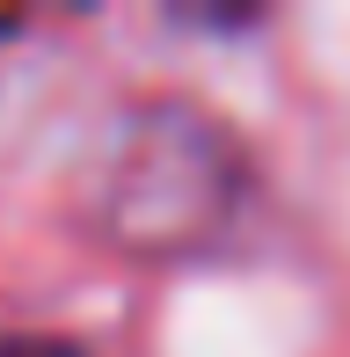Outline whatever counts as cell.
<instances>
[{
    "label": "cell",
    "instance_id": "6da1fadb",
    "mask_svg": "<svg viewBox=\"0 0 350 357\" xmlns=\"http://www.w3.org/2000/svg\"><path fill=\"white\" fill-rule=\"evenodd\" d=\"M248 197V153L190 95H139L109 117L81 175L95 241L124 255H190L219 241Z\"/></svg>",
    "mask_w": 350,
    "mask_h": 357
},
{
    "label": "cell",
    "instance_id": "7a4b0ae2",
    "mask_svg": "<svg viewBox=\"0 0 350 357\" xmlns=\"http://www.w3.org/2000/svg\"><path fill=\"white\" fill-rule=\"evenodd\" d=\"M0 357H81V350L59 335H0Z\"/></svg>",
    "mask_w": 350,
    "mask_h": 357
}]
</instances>
